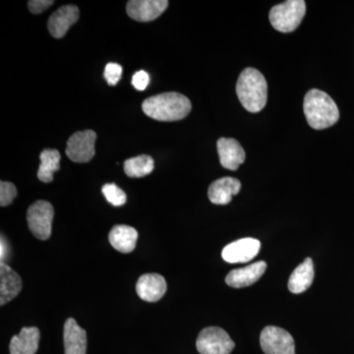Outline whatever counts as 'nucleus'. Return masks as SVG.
I'll return each mask as SVG.
<instances>
[{"instance_id":"obj_16","label":"nucleus","mask_w":354,"mask_h":354,"mask_svg":"<svg viewBox=\"0 0 354 354\" xmlns=\"http://www.w3.org/2000/svg\"><path fill=\"white\" fill-rule=\"evenodd\" d=\"M65 354H86L87 333L73 318L67 319L64 325Z\"/></svg>"},{"instance_id":"obj_28","label":"nucleus","mask_w":354,"mask_h":354,"mask_svg":"<svg viewBox=\"0 0 354 354\" xmlns=\"http://www.w3.org/2000/svg\"><path fill=\"white\" fill-rule=\"evenodd\" d=\"M8 242L3 235H1V242H0V260H1V264H6V260L8 259L9 256Z\"/></svg>"},{"instance_id":"obj_21","label":"nucleus","mask_w":354,"mask_h":354,"mask_svg":"<svg viewBox=\"0 0 354 354\" xmlns=\"http://www.w3.org/2000/svg\"><path fill=\"white\" fill-rule=\"evenodd\" d=\"M41 165L38 171V178L41 183H50L53 180V174L60 169L59 152L55 149H46L39 156Z\"/></svg>"},{"instance_id":"obj_18","label":"nucleus","mask_w":354,"mask_h":354,"mask_svg":"<svg viewBox=\"0 0 354 354\" xmlns=\"http://www.w3.org/2000/svg\"><path fill=\"white\" fill-rule=\"evenodd\" d=\"M41 333L36 327H25L20 334L11 339L10 354H36L39 348Z\"/></svg>"},{"instance_id":"obj_1","label":"nucleus","mask_w":354,"mask_h":354,"mask_svg":"<svg viewBox=\"0 0 354 354\" xmlns=\"http://www.w3.org/2000/svg\"><path fill=\"white\" fill-rule=\"evenodd\" d=\"M147 116L158 121L183 120L189 114L192 104L187 97L179 93H164L148 97L142 104Z\"/></svg>"},{"instance_id":"obj_26","label":"nucleus","mask_w":354,"mask_h":354,"mask_svg":"<svg viewBox=\"0 0 354 354\" xmlns=\"http://www.w3.org/2000/svg\"><path fill=\"white\" fill-rule=\"evenodd\" d=\"M149 83H150V76L144 70H140L133 75L132 85L133 87L138 91L146 90L148 87Z\"/></svg>"},{"instance_id":"obj_20","label":"nucleus","mask_w":354,"mask_h":354,"mask_svg":"<svg viewBox=\"0 0 354 354\" xmlns=\"http://www.w3.org/2000/svg\"><path fill=\"white\" fill-rule=\"evenodd\" d=\"M314 279V265L311 258H307L291 274L288 279V290L292 293H302L310 288Z\"/></svg>"},{"instance_id":"obj_5","label":"nucleus","mask_w":354,"mask_h":354,"mask_svg":"<svg viewBox=\"0 0 354 354\" xmlns=\"http://www.w3.org/2000/svg\"><path fill=\"white\" fill-rule=\"evenodd\" d=\"M55 209L50 202L39 200L30 206L27 212V221L30 230L39 241L50 239L53 230Z\"/></svg>"},{"instance_id":"obj_17","label":"nucleus","mask_w":354,"mask_h":354,"mask_svg":"<svg viewBox=\"0 0 354 354\" xmlns=\"http://www.w3.org/2000/svg\"><path fill=\"white\" fill-rule=\"evenodd\" d=\"M22 281L19 274L6 264H0V305L3 306L19 295Z\"/></svg>"},{"instance_id":"obj_22","label":"nucleus","mask_w":354,"mask_h":354,"mask_svg":"<svg viewBox=\"0 0 354 354\" xmlns=\"http://www.w3.org/2000/svg\"><path fill=\"white\" fill-rule=\"evenodd\" d=\"M155 169V162L152 157L141 155L138 157L128 158L124 162V172L127 176L140 178L150 174Z\"/></svg>"},{"instance_id":"obj_6","label":"nucleus","mask_w":354,"mask_h":354,"mask_svg":"<svg viewBox=\"0 0 354 354\" xmlns=\"http://www.w3.org/2000/svg\"><path fill=\"white\" fill-rule=\"evenodd\" d=\"M234 346L227 333L218 327L205 328L198 335L196 342L200 354H230Z\"/></svg>"},{"instance_id":"obj_25","label":"nucleus","mask_w":354,"mask_h":354,"mask_svg":"<svg viewBox=\"0 0 354 354\" xmlns=\"http://www.w3.org/2000/svg\"><path fill=\"white\" fill-rule=\"evenodd\" d=\"M122 66L114 62H109L104 68V79L109 86H115L120 82L121 76H122Z\"/></svg>"},{"instance_id":"obj_19","label":"nucleus","mask_w":354,"mask_h":354,"mask_svg":"<svg viewBox=\"0 0 354 354\" xmlns=\"http://www.w3.org/2000/svg\"><path fill=\"white\" fill-rule=\"evenodd\" d=\"M138 232L129 225H118L109 234V243L121 253H130L136 247Z\"/></svg>"},{"instance_id":"obj_2","label":"nucleus","mask_w":354,"mask_h":354,"mask_svg":"<svg viewBox=\"0 0 354 354\" xmlns=\"http://www.w3.org/2000/svg\"><path fill=\"white\" fill-rule=\"evenodd\" d=\"M304 111L310 127L323 130L339 120V111L334 100L323 91L312 88L304 97Z\"/></svg>"},{"instance_id":"obj_23","label":"nucleus","mask_w":354,"mask_h":354,"mask_svg":"<svg viewBox=\"0 0 354 354\" xmlns=\"http://www.w3.org/2000/svg\"><path fill=\"white\" fill-rule=\"evenodd\" d=\"M102 192L106 197V201L111 203L114 207H121L127 203V197L124 191L120 189L114 183L104 184L102 186Z\"/></svg>"},{"instance_id":"obj_15","label":"nucleus","mask_w":354,"mask_h":354,"mask_svg":"<svg viewBox=\"0 0 354 354\" xmlns=\"http://www.w3.org/2000/svg\"><path fill=\"white\" fill-rule=\"evenodd\" d=\"M241 189V183L239 179L223 177L209 185L208 197L213 204L227 205L232 201V197L239 194Z\"/></svg>"},{"instance_id":"obj_14","label":"nucleus","mask_w":354,"mask_h":354,"mask_svg":"<svg viewBox=\"0 0 354 354\" xmlns=\"http://www.w3.org/2000/svg\"><path fill=\"white\" fill-rule=\"evenodd\" d=\"M266 269H267V264L264 261H259L241 269L232 270L228 272L225 281L232 288H246L257 283L261 277L264 274Z\"/></svg>"},{"instance_id":"obj_27","label":"nucleus","mask_w":354,"mask_h":354,"mask_svg":"<svg viewBox=\"0 0 354 354\" xmlns=\"http://www.w3.org/2000/svg\"><path fill=\"white\" fill-rule=\"evenodd\" d=\"M53 3L55 1L53 0H30L28 7L32 14H39L50 8Z\"/></svg>"},{"instance_id":"obj_9","label":"nucleus","mask_w":354,"mask_h":354,"mask_svg":"<svg viewBox=\"0 0 354 354\" xmlns=\"http://www.w3.org/2000/svg\"><path fill=\"white\" fill-rule=\"evenodd\" d=\"M260 248L261 243L258 239L248 237L228 244L223 248L221 256L225 262L230 264L248 263L258 255Z\"/></svg>"},{"instance_id":"obj_11","label":"nucleus","mask_w":354,"mask_h":354,"mask_svg":"<svg viewBox=\"0 0 354 354\" xmlns=\"http://www.w3.org/2000/svg\"><path fill=\"white\" fill-rule=\"evenodd\" d=\"M79 15V8L75 6L60 7L48 19V32L53 38H64L70 27L78 21Z\"/></svg>"},{"instance_id":"obj_4","label":"nucleus","mask_w":354,"mask_h":354,"mask_svg":"<svg viewBox=\"0 0 354 354\" xmlns=\"http://www.w3.org/2000/svg\"><path fill=\"white\" fill-rule=\"evenodd\" d=\"M305 13L306 4L304 0H288L272 7L270 12V22L277 31L293 32L304 20Z\"/></svg>"},{"instance_id":"obj_12","label":"nucleus","mask_w":354,"mask_h":354,"mask_svg":"<svg viewBox=\"0 0 354 354\" xmlns=\"http://www.w3.org/2000/svg\"><path fill=\"white\" fill-rule=\"evenodd\" d=\"M167 281L158 274H146L140 277L136 283V292L142 300L157 302L167 292Z\"/></svg>"},{"instance_id":"obj_13","label":"nucleus","mask_w":354,"mask_h":354,"mask_svg":"<svg viewBox=\"0 0 354 354\" xmlns=\"http://www.w3.org/2000/svg\"><path fill=\"white\" fill-rule=\"evenodd\" d=\"M221 165L230 171H236L245 160V152L239 141L232 138H221L216 143Z\"/></svg>"},{"instance_id":"obj_8","label":"nucleus","mask_w":354,"mask_h":354,"mask_svg":"<svg viewBox=\"0 0 354 354\" xmlns=\"http://www.w3.org/2000/svg\"><path fill=\"white\" fill-rule=\"evenodd\" d=\"M97 134L93 130L74 133L67 141L66 155L74 162H88L95 157Z\"/></svg>"},{"instance_id":"obj_7","label":"nucleus","mask_w":354,"mask_h":354,"mask_svg":"<svg viewBox=\"0 0 354 354\" xmlns=\"http://www.w3.org/2000/svg\"><path fill=\"white\" fill-rule=\"evenodd\" d=\"M260 344L265 354H295L292 335L274 326H268L262 330Z\"/></svg>"},{"instance_id":"obj_10","label":"nucleus","mask_w":354,"mask_h":354,"mask_svg":"<svg viewBox=\"0 0 354 354\" xmlns=\"http://www.w3.org/2000/svg\"><path fill=\"white\" fill-rule=\"evenodd\" d=\"M169 6L167 0H131L127 2L128 16L138 22H151L160 17Z\"/></svg>"},{"instance_id":"obj_3","label":"nucleus","mask_w":354,"mask_h":354,"mask_svg":"<svg viewBox=\"0 0 354 354\" xmlns=\"http://www.w3.org/2000/svg\"><path fill=\"white\" fill-rule=\"evenodd\" d=\"M236 94L249 113H259L267 104L268 86L264 75L251 67L244 70L237 81Z\"/></svg>"},{"instance_id":"obj_24","label":"nucleus","mask_w":354,"mask_h":354,"mask_svg":"<svg viewBox=\"0 0 354 354\" xmlns=\"http://www.w3.org/2000/svg\"><path fill=\"white\" fill-rule=\"evenodd\" d=\"M17 196V189L15 185L7 181L0 183V205L1 207H6L10 205Z\"/></svg>"}]
</instances>
